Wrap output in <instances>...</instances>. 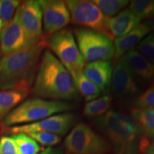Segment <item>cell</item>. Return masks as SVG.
Segmentation results:
<instances>
[{"mask_svg": "<svg viewBox=\"0 0 154 154\" xmlns=\"http://www.w3.org/2000/svg\"><path fill=\"white\" fill-rule=\"evenodd\" d=\"M46 44L43 38L33 45L0 59V91H29Z\"/></svg>", "mask_w": 154, "mask_h": 154, "instance_id": "2", "label": "cell"}, {"mask_svg": "<svg viewBox=\"0 0 154 154\" xmlns=\"http://www.w3.org/2000/svg\"><path fill=\"white\" fill-rule=\"evenodd\" d=\"M35 43L26 34L15 11L13 18L5 25L0 32L1 54L5 56L17 52Z\"/></svg>", "mask_w": 154, "mask_h": 154, "instance_id": "10", "label": "cell"}, {"mask_svg": "<svg viewBox=\"0 0 154 154\" xmlns=\"http://www.w3.org/2000/svg\"><path fill=\"white\" fill-rule=\"evenodd\" d=\"M46 44L69 72H82L85 61L77 46L74 33L69 29L46 37Z\"/></svg>", "mask_w": 154, "mask_h": 154, "instance_id": "6", "label": "cell"}, {"mask_svg": "<svg viewBox=\"0 0 154 154\" xmlns=\"http://www.w3.org/2000/svg\"><path fill=\"white\" fill-rule=\"evenodd\" d=\"M99 7L106 17H111L118 14L123 9L129 5V1L126 0H94L92 1Z\"/></svg>", "mask_w": 154, "mask_h": 154, "instance_id": "24", "label": "cell"}, {"mask_svg": "<svg viewBox=\"0 0 154 154\" xmlns=\"http://www.w3.org/2000/svg\"><path fill=\"white\" fill-rule=\"evenodd\" d=\"M74 35L85 62L109 61L114 57L113 40L106 34L79 27L75 29Z\"/></svg>", "mask_w": 154, "mask_h": 154, "instance_id": "5", "label": "cell"}, {"mask_svg": "<svg viewBox=\"0 0 154 154\" xmlns=\"http://www.w3.org/2000/svg\"><path fill=\"white\" fill-rule=\"evenodd\" d=\"M39 154H64L62 149L59 148H54V147H47V149H44L43 151L41 152Z\"/></svg>", "mask_w": 154, "mask_h": 154, "instance_id": "30", "label": "cell"}, {"mask_svg": "<svg viewBox=\"0 0 154 154\" xmlns=\"http://www.w3.org/2000/svg\"><path fill=\"white\" fill-rule=\"evenodd\" d=\"M64 147L70 154H103L110 149L104 138L83 122L72 128L65 138Z\"/></svg>", "mask_w": 154, "mask_h": 154, "instance_id": "7", "label": "cell"}, {"mask_svg": "<svg viewBox=\"0 0 154 154\" xmlns=\"http://www.w3.org/2000/svg\"><path fill=\"white\" fill-rule=\"evenodd\" d=\"M96 122L111 142L117 146L123 154H133L136 141L142 134L136 121L131 116L115 111H109Z\"/></svg>", "mask_w": 154, "mask_h": 154, "instance_id": "3", "label": "cell"}, {"mask_svg": "<svg viewBox=\"0 0 154 154\" xmlns=\"http://www.w3.org/2000/svg\"><path fill=\"white\" fill-rule=\"evenodd\" d=\"M0 54H1V50H0Z\"/></svg>", "mask_w": 154, "mask_h": 154, "instance_id": "34", "label": "cell"}, {"mask_svg": "<svg viewBox=\"0 0 154 154\" xmlns=\"http://www.w3.org/2000/svg\"><path fill=\"white\" fill-rule=\"evenodd\" d=\"M76 120V116L74 113H57L32 124L11 126L9 131L12 134L47 132L61 136L66 135L74 127Z\"/></svg>", "mask_w": 154, "mask_h": 154, "instance_id": "9", "label": "cell"}, {"mask_svg": "<svg viewBox=\"0 0 154 154\" xmlns=\"http://www.w3.org/2000/svg\"><path fill=\"white\" fill-rule=\"evenodd\" d=\"M32 93L36 97L51 101L79 99V92L70 73L49 49L42 53Z\"/></svg>", "mask_w": 154, "mask_h": 154, "instance_id": "1", "label": "cell"}, {"mask_svg": "<svg viewBox=\"0 0 154 154\" xmlns=\"http://www.w3.org/2000/svg\"><path fill=\"white\" fill-rule=\"evenodd\" d=\"M136 50L154 65V32L146 36L136 46Z\"/></svg>", "mask_w": 154, "mask_h": 154, "instance_id": "26", "label": "cell"}, {"mask_svg": "<svg viewBox=\"0 0 154 154\" xmlns=\"http://www.w3.org/2000/svg\"><path fill=\"white\" fill-rule=\"evenodd\" d=\"M26 135L33 138L38 143L48 147H52L53 146L57 145L60 143L61 140V137L59 135L47 132H34Z\"/></svg>", "mask_w": 154, "mask_h": 154, "instance_id": "27", "label": "cell"}, {"mask_svg": "<svg viewBox=\"0 0 154 154\" xmlns=\"http://www.w3.org/2000/svg\"><path fill=\"white\" fill-rule=\"evenodd\" d=\"M19 5L18 0H0V19L5 25L13 18Z\"/></svg>", "mask_w": 154, "mask_h": 154, "instance_id": "25", "label": "cell"}, {"mask_svg": "<svg viewBox=\"0 0 154 154\" xmlns=\"http://www.w3.org/2000/svg\"><path fill=\"white\" fill-rule=\"evenodd\" d=\"M29 91H0V121L27 97Z\"/></svg>", "mask_w": 154, "mask_h": 154, "instance_id": "19", "label": "cell"}, {"mask_svg": "<svg viewBox=\"0 0 154 154\" xmlns=\"http://www.w3.org/2000/svg\"><path fill=\"white\" fill-rule=\"evenodd\" d=\"M4 26H5V24H4V22L0 19V32H1V31L3 29Z\"/></svg>", "mask_w": 154, "mask_h": 154, "instance_id": "32", "label": "cell"}, {"mask_svg": "<svg viewBox=\"0 0 154 154\" xmlns=\"http://www.w3.org/2000/svg\"><path fill=\"white\" fill-rule=\"evenodd\" d=\"M128 10L137 18L142 20H150L154 17V1L136 0L131 2Z\"/></svg>", "mask_w": 154, "mask_h": 154, "instance_id": "22", "label": "cell"}, {"mask_svg": "<svg viewBox=\"0 0 154 154\" xmlns=\"http://www.w3.org/2000/svg\"><path fill=\"white\" fill-rule=\"evenodd\" d=\"M83 73L103 93L110 91L113 66L110 61H98L85 64Z\"/></svg>", "mask_w": 154, "mask_h": 154, "instance_id": "16", "label": "cell"}, {"mask_svg": "<svg viewBox=\"0 0 154 154\" xmlns=\"http://www.w3.org/2000/svg\"><path fill=\"white\" fill-rule=\"evenodd\" d=\"M42 13V24L47 36L64 29L71 22V16L65 2L61 0L38 1Z\"/></svg>", "mask_w": 154, "mask_h": 154, "instance_id": "11", "label": "cell"}, {"mask_svg": "<svg viewBox=\"0 0 154 154\" xmlns=\"http://www.w3.org/2000/svg\"><path fill=\"white\" fill-rule=\"evenodd\" d=\"M73 24L101 32L108 36L106 17L92 1L68 0L65 2Z\"/></svg>", "mask_w": 154, "mask_h": 154, "instance_id": "8", "label": "cell"}, {"mask_svg": "<svg viewBox=\"0 0 154 154\" xmlns=\"http://www.w3.org/2000/svg\"><path fill=\"white\" fill-rule=\"evenodd\" d=\"M141 21L128 9H123L116 16L109 18L106 23L107 34L111 39L119 38L129 33Z\"/></svg>", "mask_w": 154, "mask_h": 154, "instance_id": "17", "label": "cell"}, {"mask_svg": "<svg viewBox=\"0 0 154 154\" xmlns=\"http://www.w3.org/2000/svg\"><path fill=\"white\" fill-rule=\"evenodd\" d=\"M73 80L79 93L86 101L89 102L99 98L101 91L94 83H92L82 72L71 73Z\"/></svg>", "mask_w": 154, "mask_h": 154, "instance_id": "20", "label": "cell"}, {"mask_svg": "<svg viewBox=\"0 0 154 154\" xmlns=\"http://www.w3.org/2000/svg\"><path fill=\"white\" fill-rule=\"evenodd\" d=\"M11 138L16 144L18 154H38L41 151L39 144L28 135L17 134Z\"/></svg>", "mask_w": 154, "mask_h": 154, "instance_id": "23", "label": "cell"}, {"mask_svg": "<svg viewBox=\"0 0 154 154\" xmlns=\"http://www.w3.org/2000/svg\"><path fill=\"white\" fill-rule=\"evenodd\" d=\"M131 115L144 137L154 138V108L134 107L131 110Z\"/></svg>", "mask_w": 154, "mask_h": 154, "instance_id": "18", "label": "cell"}, {"mask_svg": "<svg viewBox=\"0 0 154 154\" xmlns=\"http://www.w3.org/2000/svg\"><path fill=\"white\" fill-rule=\"evenodd\" d=\"M72 106L65 101L34 98L24 101L1 121L5 127L29 124L57 113L72 110Z\"/></svg>", "mask_w": 154, "mask_h": 154, "instance_id": "4", "label": "cell"}, {"mask_svg": "<svg viewBox=\"0 0 154 154\" xmlns=\"http://www.w3.org/2000/svg\"><path fill=\"white\" fill-rule=\"evenodd\" d=\"M0 154H18L16 144L12 138L2 136L0 138Z\"/></svg>", "mask_w": 154, "mask_h": 154, "instance_id": "29", "label": "cell"}, {"mask_svg": "<svg viewBox=\"0 0 154 154\" xmlns=\"http://www.w3.org/2000/svg\"><path fill=\"white\" fill-rule=\"evenodd\" d=\"M154 30V23L151 19L140 22L139 24L131 31L129 33L121 37L116 38L113 42L114 45V57L119 59L128 51L134 49L142 39H143L150 32Z\"/></svg>", "mask_w": 154, "mask_h": 154, "instance_id": "14", "label": "cell"}, {"mask_svg": "<svg viewBox=\"0 0 154 154\" xmlns=\"http://www.w3.org/2000/svg\"><path fill=\"white\" fill-rule=\"evenodd\" d=\"M121 59L137 82H154V65L137 50H131Z\"/></svg>", "mask_w": 154, "mask_h": 154, "instance_id": "15", "label": "cell"}, {"mask_svg": "<svg viewBox=\"0 0 154 154\" xmlns=\"http://www.w3.org/2000/svg\"><path fill=\"white\" fill-rule=\"evenodd\" d=\"M135 107L154 108V84L138 96Z\"/></svg>", "mask_w": 154, "mask_h": 154, "instance_id": "28", "label": "cell"}, {"mask_svg": "<svg viewBox=\"0 0 154 154\" xmlns=\"http://www.w3.org/2000/svg\"><path fill=\"white\" fill-rule=\"evenodd\" d=\"M113 101V96L103 95L101 97L87 102L84 106L83 113L87 117L101 116L109 111Z\"/></svg>", "mask_w": 154, "mask_h": 154, "instance_id": "21", "label": "cell"}, {"mask_svg": "<svg viewBox=\"0 0 154 154\" xmlns=\"http://www.w3.org/2000/svg\"><path fill=\"white\" fill-rule=\"evenodd\" d=\"M142 151H143L146 154H154V140L151 143L149 142V143Z\"/></svg>", "mask_w": 154, "mask_h": 154, "instance_id": "31", "label": "cell"}, {"mask_svg": "<svg viewBox=\"0 0 154 154\" xmlns=\"http://www.w3.org/2000/svg\"><path fill=\"white\" fill-rule=\"evenodd\" d=\"M116 154H123V153H120V152H119V153H116Z\"/></svg>", "mask_w": 154, "mask_h": 154, "instance_id": "33", "label": "cell"}, {"mask_svg": "<svg viewBox=\"0 0 154 154\" xmlns=\"http://www.w3.org/2000/svg\"><path fill=\"white\" fill-rule=\"evenodd\" d=\"M16 13L19 22L34 42H37L44 38L42 13L38 1L28 0L20 3Z\"/></svg>", "mask_w": 154, "mask_h": 154, "instance_id": "12", "label": "cell"}, {"mask_svg": "<svg viewBox=\"0 0 154 154\" xmlns=\"http://www.w3.org/2000/svg\"><path fill=\"white\" fill-rule=\"evenodd\" d=\"M137 83L122 59H119L113 69L111 88L113 94L119 99L134 95L138 91Z\"/></svg>", "mask_w": 154, "mask_h": 154, "instance_id": "13", "label": "cell"}]
</instances>
